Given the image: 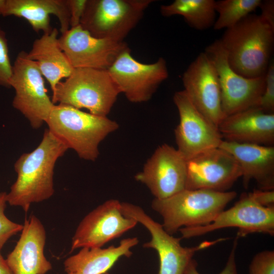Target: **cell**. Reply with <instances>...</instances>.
I'll use <instances>...</instances> for the list:
<instances>
[{
  "instance_id": "obj_12",
  "label": "cell",
  "mask_w": 274,
  "mask_h": 274,
  "mask_svg": "<svg viewBox=\"0 0 274 274\" xmlns=\"http://www.w3.org/2000/svg\"><path fill=\"white\" fill-rule=\"evenodd\" d=\"M173 100L180 118L175 130L177 149L184 158L188 160L219 147L223 139L218 128L197 110L186 92H176Z\"/></svg>"
},
{
  "instance_id": "obj_33",
  "label": "cell",
  "mask_w": 274,
  "mask_h": 274,
  "mask_svg": "<svg viewBox=\"0 0 274 274\" xmlns=\"http://www.w3.org/2000/svg\"><path fill=\"white\" fill-rule=\"evenodd\" d=\"M259 8L261 9V18L274 28V1H261Z\"/></svg>"
},
{
  "instance_id": "obj_27",
  "label": "cell",
  "mask_w": 274,
  "mask_h": 274,
  "mask_svg": "<svg viewBox=\"0 0 274 274\" xmlns=\"http://www.w3.org/2000/svg\"><path fill=\"white\" fill-rule=\"evenodd\" d=\"M12 67L9 54L7 35L0 25V86L10 88V80L12 74Z\"/></svg>"
},
{
  "instance_id": "obj_4",
  "label": "cell",
  "mask_w": 274,
  "mask_h": 274,
  "mask_svg": "<svg viewBox=\"0 0 274 274\" xmlns=\"http://www.w3.org/2000/svg\"><path fill=\"white\" fill-rule=\"evenodd\" d=\"M236 195L235 191L185 189L166 198H154L151 207L162 217L164 229L173 235L181 228L210 224Z\"/></svg>"
},
{
  "instance_id": "obj_3",
  "label": "cell",
  "mask_w": 274,
  "mask_h": 274,
  "mask_svg": "<svg viewBox=\"0 0 274 274\" xmlns=\"http://www.w3.org/2000/svg\"><path fill=\"white\" fill-rule=\"evenodd\" d=\"M48 130L84 160L95 161L100 143L119 128L107 117L95 115L63 104H55L46 121Z\"/></svg>"
},
{
  "instance_id": "obj_25",
  "label": "cell",
  "mask_w": 274,
  "mask_h": 274,
  "mask_svg": "<svg viewBox=\"0 0 274 274\" xmlns=\"http://www.w3.org/2000/svg\"><path fill=\"white\" fill-rule=\"evenodd\" d=\"M261 2V0L215 1V11L219 16L213 26L214 29H227L233 27L258 8Z\"/></svg>"
},
{
  "instance_id": "obj_6",
  "label": "cell",
  "mask_w": 274,
  "mask_h": 274,
  "mask_svg": "<svg viewBox=\"0 0 274 274\" xmlns=\"http://www.w3.org/2000/svg\"><path fill=\"white\" fill-rule=\"evenodd\" d=\"M153 2L87 0L80 25L95 38L122 42Z\"/></svg>"
},
{
  "instance_id": "obj_10",
  "label": "cell",
  "mask_w": 274,
  "mask_h": 274,
  "mask_svg": "<svg viewBox=\"0 0 274 274\" xmlns=\"http://www.w3.org/2000/svg\"><path fill=\"white\" fill-rule=\"evenodd\" d=\"M228 227L238 229L236 237L253 233L274 235V207L258 203L250 193H243L231 208L221 212L210 224L195 227H183L179 231L181 238H189Z\"/></svg>"
},
{
  "instance_id": "obj_18",
  "label": "cell",
  "mask_w": 274,
  "mask_h": 274,
  "mask_svg": "<svg viewBox=\"0 0 274 274\" xmlns=\"http://www.w3.org/2000/svg\"><path fill=\"white\" fill-rule=\"evenodd\" d=\"M46 233L35 215L25 219L19 240L6 259L12 274H46L52 269L44 255Z\"/></svg>"
},
{
  "instance_id": "obj_1",
  "label": "cell",
  "mask_w": 274,
  "mask_h": 274,
  "mask_svg": "<svg viewBox=\"0 0 274 274\" xmlns=\"http://www.w3.org/2000/svg\"><path fill=\"white\" fill-rule=\"evenodd\" d=\"M68 149L48 129L33 151L22 154L14 163L17 179L7 193V201L27 212L33 203L43 201L54 194L55 163Z\"/></svg>"
},
{
  "instance_id": "obj_2",
  "label": "cell",
  "mask_w": 274,
  "mask_h": 274,
  "mask_svg": "<svg viewBox=\"0 0 274 274\" xmlns=\"http://www.w3.org/2000/svg\"><path fill=\"white\" fill-rule=\"evenodd\" d=\"M230 67L248 78L264 76L274 44V28L259 15L250 14L219 39Z\"/></svg>"
},
{
  "instance_id": "obj_32",
  "label": "cell",
  "mask_w": 274,
  "mask_h": 274,
  "mask_svg": "<svg viewBox=\"0 0 274 274\" xmlns=\"http://www.w3.org/2000/svg\"><path fill=\"white\" fill-rule=\"evenodd\" d=\"M249 193L259 204L266 207H274V190L259 189Z\"/></svg>"
},
{
  "instance_id": "obj_20",
  "label": "cell",
  "mask_w": 274,
  "mask_h": 274,
  "mask_svg": "<svg viewBox=\"0 0 274 274\" xmlns=\"http://www.w3.org/2000/svg\"><path fill=\"white\" fill-rule=\"evenodd\" d=\"M219 148L236 159L242 172L243 185L248 187L251 180L260 189H274V147L238 143L223 140Z\"/></svg>"
},
{
  "instance_id": "obj_5",
  "label": "cell",
  "mask_w": 274,
  "mask_h": 274,
  "mask_svg": "<svg viewBox=\"0 0 274 274\" xmlns=\"http://www.w3.org/2000/svg\"><path fill=\"white\" fill-rule=\"evenodd\" d=\"M119 93L108 70L76 68L58 83L51 99L54 104L86 109L92 114L107 117Z\"/></svg>"
},
{
  "instance_id": "obj_26",
  "label": "cell",
  "mask_w": 274,
  "mask_h": 274,
  "mask_svg": "<svg viewBox=\"0 0 274 274\" xmlns=\"http://www.w3.org/2000/svg\"><path fill=\"white\" fill-rule=\"evenodd\" d=\"M7 193L0 192V247L4 245L12 236L21 231L23 225L14 222L7 217L5 214L6 207Z\"/></svg>"
},
{
  "instance_id": "obj_15",
  "label": "cell",
  "mask_w": 274,
  "mask_h": 274,
  "mask_svg": "<svg viewBox=\"0 0 274 274\" xmlns=\"http://www.w3.org/2000/svg\"><path fill=\"white\" fill-rule=\"evenodd\" d=\"M189 98L197 109L218 128L225 117L221 106V92L216 69L204 52L191 62L182 76Z\"/></svg>"
},
{
  "instance_id": "obj_19",
  "label": "cell",
  "mask_w": 274,
  "mask_h": 274,
  "mask_svg": "<svg viewBox=\"0 0 274 274\" xmlns=\"http://www.w3.org/2000/svg\"><path fill=\"white\" fill-rule=\"evenodd\" d=\"M225 141L273 146L274 113L254 107L225 117L218 126Z\"/></svg>"
},
{
  "instance_id": "obj_16",
  "label": "cell",
  "mask_w": 274,
  "mask_h": 274,
  "mask_svg": "<svg viewBox=\"0 0 274 274\" xmlns=\"http://www.w3.org/2000/svg\"><path fill=\"white\" fill-rule=\"evenodd\" d=\"M242 176L240 166L234 157L217 147L187 160L185 189L225 192Z\"/></svg>"
},
{
  "instance_id": "obj_7",
  "label": "cell",
  "mask_w": 274,
  "mask_h": 274,
  "mask_svg": "<svg viewBox=\"0 0 274 274\" xmlns=\"http://www.w3.org/2000/svg\"><path fill=\"white\" fill-rule=\"evenodd\" d=\"M10 88L15 90L12 106L33 129L46 122L54 104L47 94L43 76L36 62L21 51L13 64Z\"/></svg>"
},
{
  "instance_id": "obj_11",
  "label": "cell",
  "mask_w": 274,
  "mask_h": 274,
  "mask_svg": "<svg viewBox=\"0 0 274 274\" xmlns=\"http://www.w3.org/2000/svg\"><path fill=\"white\" fill-rule=\"evenodd\" d=\"M108 71L120 92L134 103L150 100L168 76L164 58L160 57L152 63H143L131 55L130 49L120 54Z\"/></svg>"
},
{
  "instance_id": "obj_21",
  "label": "cell",
  "mask_w": 274,
  "mask_h": 274,
  "mask_svg": "<svg viewBox=\"0 0 274 274\" xmlns=\"http://www.w3.org/2000/svg\"><path fill=\"white\" fill-rule=\"evenodd\" d=\"M50 15L57 18L61 33L69 29L70 13L67 0H6L3 16L24 18L34 31L46 33L52 29Z\"/></svg>"
},
{
  "instance_id": "obj_17",
  "label": "cell",
  "mask_w": 274,
  "mask_h": 274,
  "mask_svg": "<svg viewBox=\"0 0 274 274\" xmlns=\"http://www.w3.org/2000/svg\"><path fill=\"white\" fill-rule=\"evenodd\" d=\"M186 177L187 160L177 149L165 144L155 150L134 178L160 199L185 189Z\"/></svg>"
},
{
  "instance_id": "obj_13",
  "label": "cell",
  "mask_w": 274,
  "mask_h": 274,
  "mask_svg": "<svg viewBox=\"0 0 274 274\" xmlns=\"http://www.w3.org/2000/svg\"><path fill=\"white\" fill-rule=\"evenodd\" d=\"M58 43L74 68L108 70L120 54L130 49L123 41L95 38L80 25L62 33Z\"/></svg>"
},
{
  "instance_id": "obj_35",
  "label": "cell",
  "mask_w": 274,
  "mask_h": 274,
  "mask_svg": "<svg viewBox=\"0 0 274 274\" xmlns=\"http://www.w3.org/2000/svg\"><path fill=\"white\" fill-rule=\"evenodd\" d=\"M6 5V0H0V16H3Z\"/></svg>"
},
{
  "instance_id": "obj_23",
  "label": "cell",
  "mask_w": 274,
  "mask_h": 274,
  "mask_svg": "<svg viewBox=\"0 0 274 274\" xmlns=\"http://www.w3.org/2000/svg\"><path fill=\"white\" fill-rule=\"evenodd\" d=\"M58 30H52L35 40L27 56L35 61L43 76L48 81L52 93L62 78H67L74 70L67 58L61 49Z\"/></svg>"
},
{
  "instance_id": "obj_8",
  "label": "cell",
  "mask_w": 274,
  "mask_h": 274,
  "mask_svg": "<svg viewBox=\"0 0 274 274\" xmlns=\"http://www.w3.org/2000/svg\"><path fill=\"white\" fill-rule=\"evenodd\" d=\"M121 209L124 216L135 220L150 232L151 238L144 244L143 247L152 248L157 252L159 259L158 274H184L196 252L227 239L220 238L212 241H204L194 247H183L180 243L181 237H175L168 233L162 224L154 220L140 207L122 202Z\"/></svg>"
},
{
  "instance_id": "obj_31",
  "label": "cell",
  "mask_w": 274,
  "mask_h": 274,
  "mask_svg": "<svg viewBox=\"0 0 274 274\" xmlns=\"http://www.w3.org/2000/svg\"><path fill=\"white\" fill-rule=\"evenodd\" d=\"M70 13L71 28L80 25L87 0H67Z\"/></svg>"
},
{
  "instance_id": "obj_34",
  "label": "cell",
  "mask_w": 274,
  "mask_h": 274,
  "mask_svg": "<svg viewBox=\"0 0 274 274\" xmlns=\"http://www.w3.org/2000/svg\"><path fill=\"white\" fill-rule=\"evenodd\" d=\"M0 247V274H12L7 264L6 259L4 258L2 254Z\"/></svg>"
},
{
  "instance_id": "obj_29",
  "label": "cell",
  "mask_w": 274,
  "mask_h": 274,
  "mask_svg": "<svg viewBox=\"0 0 274 274\" xmlns=\"http://www.w3.org/2000/svg\"><path fill=\"white\" fill-rule=\"evenodd\" d=\"M249 271V274H274V251L258 253L252 259Z\"/></svg>"
},
{
  "instance_id": "obj_24",
  "label": "cell",
  "mask_w": 274,
  "mask_h": 274,
  "mask_svg": "<svg viewBox=\"0 0 274 274\" xmlns=\"http://www.w3.org/2000/svg\"><path fill=\"white\" fill-rule=\"evenodd\" d=\"M214 0H175L171 4L161 5L162 16H183L192 28L198 30L213 27L216 19Z\"/></svg>"
},
{
  "instance_id": "obj_22",
  "label": "cell",
  "mask_w": 274,
  "mask_h": 274,
  "mask_svg": "<svg viewBox=\"0 0 274 274\" xmlns=\"http://www.w3.org/2000/svg\"><path fill=\"white\" fill-rule=\"evenodd\" d=\"M139 243L136 237L122 239L118 246L82 248L64 261L66 274H105L122 257H130L131 249Z\"/></svg>"
},
{
  "instance_id": "obj_9",
  "label": "cell",
  "mask_w": 274,
  "mask_h": 274,
  "mask_svg": "<svg viewBox=\"0 0 274 274\" xmlns=\"http://www.w3.org/2000/svg\"><path fill=\"white\" fill-rule=\"evenodd\" d=\"M214 65L219 78L221 106L225 117L258 107L265 88V76L248 78L235 72L229 65L226 52L219 39L204 51Z\"/></svg>"
},
{
  "instance_id": "obj_14",
  "label": "cell",
  "mask_w": 274,
  "mask_h": 274,
  "mask_svg": "<svg viewBox=\"0 0 274 274\" xmlns=\"http://www.w3.org/2000/svg\"><path fill=\"white\" fill-rule=\"evenodd\" d=\"M137 223L135 220L123 215L118 200H108L89 212L80 222L72 237L71 252L82 248H102Z\"/></svg>"
},
{
  "instance_id": "obj_28",
  "label": "cell",
  "mask_w": 274,
  "mask_h": 274,
  "mask_svg": "<svg viewBox=\"0 0 274 274\" xmlns=\"http://www.w3.org/2000/svg\"><path fill=\"white\" fill-rule=\"evenodd\" d=\"M265 88L258 107L267 113H274V62L271 60L265 76Z\"/></svg>"
},
{
  "instance_id": "obj_30",
  "label": "cell",
  "mask_w": 274,
  "mask_h": 274,
  "mask_svg": "<svg viewBox=\"0 0 274 274\" xmlns=\"http://www.w3.org/2000/svg\"><path fill=\"white\" fill-rule=\"evenodd\" d=\"M238 238L236 237L234 239L226 264L224 268L218 274H238L235 260V253ZM197 262L192 259L187 265L184 274H200L197 271Z\"/></svg>"
}]
</instances>
